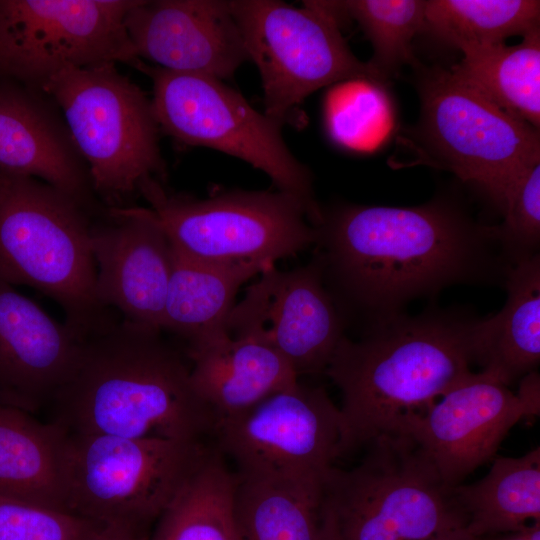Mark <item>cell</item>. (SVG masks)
Returning a JSON list of instances; mask_svg holds the SVG:
<instances>
[{
    "label": "cell",
    "mask_w": 540,
    "mask_h": 540,
    "mask_svg": "<svg viewBox=\"0 0 540 540\" xmlns=\"http://www.w3.org/2000/svg\"><path fill=\"white\" fill-rule=\"evenodd\" d=\"M450 72L507 114L540 127V28L514 46L461 50Z\"/></svg>",
    "instance_id": "cell-26"
},
{
    "label": "cell",
    "mask_w": 540,
    "mask_h": 540,
    "mask_svg": "<svg viewBox=\"0 0 540 540\" xmlns=\"http://www.w3.org/2000/svg\"><path fill=\"white\" fill-rule=\"evenodd\" d=\"M479 320L471 310L430 306L358 340L344 335L324 373L342 396L346 452L395 431L468 378Z\"/></svg>",
    "instance_id": "cell-3"
},
{
    "label": "cell",
    "mask_w": 540,
    "mask_h": 540,
    "mask_svg": "<svg viewBox=\"0 0 540 540\" xmlns=\"http://www.w3.org/2000/svg\"><path fill=\"white\" fill-rule=\"evenodd\" d=\"M352 469L323 478L330 540H430L464 528L452 487L407 432L382 434Z\"/></svg>",
    "instance_id": "cell-5"
},
{
    "label": "cell",
    "mask_w": 540,
    "mask_h": 540,
    "mask_svg": "<svg viewBox=\"0 0 540 540\" xmlns=\"http://www.w3.org/2000/svg\"><path fill=\"white\" fill-rule=\"evenodd\" d=\"M504 287L503 308L478 321L474 353L482 372L509 386L540 362V255L515 263Z\"/></svg>",
    "instance_id": "cell-24"
},
{
    "label": "cell",
    "mask_w": 540,
    "mask_h": 540,
    "mask_svg": "<svg viewBox=\"0 0 540 540\" xmlns=\"http://www.w3.org/2000/svg\"><path fill=\"white\" fill-rule=\"evenodd\" d=\"M139 194L173 248L208 263L275 265L313 246V225L320 217L278 190H230L196 198L167 191L162 180L151 178Z\"/></svg>",
    "instance_id": "cell-7"
},
{
    "label": "cell",
    "mask_w": 540,
    "mask_h": 540,
    "mask_svg": "<svg viewBox=\"0 0 540 540\" xmlns=\"http://www.w3.org/2000/svg\"><path fill=\"white\" fill-rule=\"evenodd\" d=\"M416 140L424 162L453 172L500 211L517 181L540 163L539 130L507 114L450 70L421 68Z\"/></svg>",
    "instance_id": "cell-8"
},
{
    "label": "cell",
    "mask_w": 540,
    "mask_h": 540,
    "mask_svg": "<svg viewBox=\"0 0 540 540\" xmlns=\"http://www.w3.org/2000/svg\"><path fill=\"white\" fill-rule=\"evenodd\" d=\"M210 451L203 441L68 433L67 510L147 529Z\"/></svg>",
    "instance_id": "cell-10"
},
{
    "label": "cell",
    "mask_w": 540,
    "mask_h": 540,
    "mask_svg": "<svg viewBox=\"0 0 540 540\" xmlns=\"http://www.w3.org/2000/svg\"><path fill=\"white\" fill-rule=\"evenodd\" d=\"M186 355L192 384L217 423L298 381L278 352L251 337L226 333Z\"/></svg>",
    "instance_id": "cell-20"
},
{
    "label": "cell",
    "mask_w": 540,
    "mask_h": 540,
    "mask_svg": "<svg viewBox=\"0 0 540 540\" xmlns=\"http://www.w3.org/2000/svg\"><path fill=\"white\" fill-rule=\"evenodd\" d=\"M343 15L360 25L373 47L368 62L383 81L407 64L418 67L412 40L425 28L423 0L338 1Z\"/></svg>",
    "instance_id": "cell-29"
},
{
    "label": "cell",
    "mask_w": 540,
    "mask_h": 540,
    "mask_svg": "<svg viewBox=\"0 0 540 540\" xmlns=\"http://www.w3.org/2000/svg\"><path fill=\"white\" fill-rule=\"evenodd\" d=\"M173 251L161 331L182 340L187 353L227 333L239 288L270 266L208 263Z\"/></svg>",
    "instance_id": "cell-23"
},
{
    "label": "cell",
    "mask_w": 540,
    "mask_h": 540,
    "mask_svg": "<svg viewBox=\"0 0 540 540\" xmlns=\"http://www.w3.org/2000/svg\"><path fill=\"white\" fill-rule=\"evenodd\" d=\"M214 436L244 473L318 477L347 453L339 407L323 388L298 381L220 420Z\"/></svg>",
    "instance_id": "cell-13"
},
{
    "label": "cell",
    "mask_w": 540,
    "mask_h": 540,
    "mask_svg": "<svg viewBox=\"0 0 540 540\" xmlns=\"http://www.w3.org/2000/svg\"><path fill=\"white\" fill-rule=\"evenodd\" d=\"M464 531L479 536L540 521V448L520 457H497L479 481L452 487Z\"/></svg>",
    "instance_id": "cell-25"
},
{
    "label": "cell",
    "mask_w": 540,
    "mask_h": 540,
    "mask_svg": "<svg viewBox=\"0 0 540 540\" xmlns=\"http://www.w3.org/2000/svg\"><path fill=\"white\" fill-rule=\"evenodd\" d=\"M465 540H540V521L533 522L524 528L507 532L479 536L468 535L465 532Z\"/></svg>",
    "instance_id": "cell-35"
},
{
    "label": "cell",
    "mask_w": 540,
    "mask_h": 540,
    "mask_svg": "<svg viewBox=\"0 0 540 540\" xmlns=\"http://www.w3.org/2000/svg\"><path fill=\"white\" fill-rule=\"evenodd\" d=\"M146 530L125 523H107L92 540H149Z\"/></svg>",
    "instance_id": "cell-34"
},
{
    "label": "cell",
    "mask_w": 540,
    "mask_h": 540,
    "mask_svg": "<svg viewBox=\"0 0 540 540\" xmlns=\"http://www.w3.org/2000/svg\"><path fill=\"white\" fill-rule=\"evenodd\" d=\"M92 224L77 199L0 170V278L55 301L80 341L117 319L96 296Z\"/></svg>",
    "instance_id": "cell-4"
},
{
    "label": "cell",
    "mask_w": 540,
    "mask_h": 540,
    "mask_svg": "<svg viewBox=\"0 0 540 540\" xmlns=\"http://www.w3.org/2000/svg\"><path fill=\"white\" fill-rule=\"evenodd\" d=\"M529 416L517 393L485 372L472 373L425 411L402 420L450 487L493 460L510 429Z\"/></svg>",
    "instance_id": "cell-15"
},
{
    "label": "cell",
    "mask_w": 540,
    "mask_h": 540,
    "mask_svg": "<svg viewBox=\"0 0 540 540\" xmlns=\"http://www.w3.org/2000/svg\"><path fill=\"white\" fill-rule=\"evenodd\" d=\"M125 27L139 59L179 73L231 78L249 60L224 0H136Z\"/></svg>",
    "instance_id": "cell-17"
},
{
    "label": "cell",
    "mask_w": 540,
    "mask_h": 540,
    "mask_svg": "<svg viewBox=\"0 0 540 540\" xmlns=\"http://www.w3.org/2000/svg\"><path fill=\"white\" fill-rule=\"evenodd\" d=\"M149 540H152L151 538Z\"/></svg>",
    "instance_id": "cell-37"
},
{
    "label": "cell",
    "mask_w": 540,
    "mask_h": 540,
    "mask_svg": "<svg viewBox=\"0 0 540 540\" xmlns=\"http://www.w3.org/2000/svg\"><path fill=\"white\" fill-rule=\"evenodd\" d=\"M71 330L0 278V404L32 413L51 403L80 346Z\"/></svg>",
    "instance_id": "cell-18"
},
{
    "label": "cell",
    "mask_w": 540,
    "mask_h": 540,
    "mask_svg": "<svg viewBox=\"0 0 540 540\" xmlns=\"http://www.w3.org/2000/svg\"><path fill=\"white\" fill-rule=\"evenodd\" d=\"M163 332L114 320L81 342L52 404L71 434L202 441L216 418Z\"/></svg>",
    "instance_id": "cell-2"
},
{
    "label": "cell",
    "mask_w": 540,
    "mask_h": 540,
    "mask_svg": "<svg viewBox=\"0 0 540 540\" xmlns=\"http://www.w3.org/2000/svg\"><path fill=\"white\" fill-rule=\"evenodd\" d=\"M258 276L234 305L227 333L267 344L297 377L324 373L346 327L318 261L291 270L272 265Z\"/></svg>",
    "instance_id": "cell-14"
},
{
    "label": "cell",
    "mask_w": 540,
    "mask_h": 540,
    "mask_svg": "<svg viewBox=\"0 0 540 540\" xmlns=\"http://www.w3.org/2000/svg\"><path fill=\"white\" fill-rule=\"evenodd\" d=\"M106 213L107 219L93 221L91 228L96 296L123 320L161 331L173 246L146 207Z\"/></svg>",
    "instance_id": "cell-16"
},
{
    "label": "cell",
    "mask_w": 540,
    "mask_h": 540,
    "mask_svg": "<svg viewBox=\"0 0 540 540\" xmlns=\"http://www.w3.org/2000/svg\"><path fill=\"white\" fill-rule=\"evenodd\" d=\"M104 525L0 495V540H92Z\"/></svg>",
    "instance_id": "cell-31"
},
{
    "label": "cell",
    "mask_w": 540,
    "mask_h": 540,
    "mask_svg": "<svg viewBox=\"0 0 540 540\" xmlns=\"http://www.w3.org/2000/svg\"><path fill=\"white\" fill-rule=\"evenodd\" d=\"M0 170L38 179L91 209L88 167L49 96L0 79Z\"/></svg>",
    "instance_id": "cell-19"
},
{
    "label": "cell",
    "mask_w": 540,
    "mask_h": 540,
    "mask_svg": "<svg viewBox=\"0 0 540 540\" xmlns=\"http://www.w3.org/2000/svg\"><path fill=\"white\" fill-rule=\"evenodd\" d=\"M504 220L495 225L497 236L514 263L539 254L540 163L515 184L502 211Z\"/></svg>",
    "instance_id": "cell-32"
},
{
    "label": "cell",
    "mask_w": 540,
    "mask_h": 540,
    "mask_svg": "<svg viewBox=\"0 0 540 540\" xmlns=\"http://www.w3.org/2000/svg\"><path fill=\"white\" fill-rule=\"evenodd\" d=\"M430 540H465L464 528H455L443 532Z\"/></svg>",
    "instance_id": "cell-36"
},
{
    "label": "cell",
    "mask_w": 540,
    "mask_h": 540,
    "mask_svg": "<svg viewBox=\"0 0 540 540\" xmlns=\"http://www.w3.org/2000/svg\"><path fill=\"white\" fill-rule=\"evenodd\" d=\"M233 473L211 449L158 519L152 540H240L232 516Z\"/></svg>",
    "instance_id": "cell-27"
},
{
    "label": "cell",
    "mask_w": 540,
    "mask_h": 540,
    "mask_svg": "<svg viewBox=\"0 0 540 540\" xmlns=\"http://www.w3.org/2000/svg\"><path fill=\"white\" fill-rule=\"evenodd\" d=\"M68 432L0 404V495L67 510Z\"/></svg>",
    "instance_id": "cell-22"
},
{
    "label": "cell",
    "mask_w": 540,
    "mask_h": 540,
    "mask_svg": "<svg viewBox=\"0 0 540 540\" xmlns=\"http://www.w3.org/2000/svg\"><path fill=\"white\" fill-rule=\"evenodd\" d=\"M383 83L351 79L337 83L327 96L325 118L330 136L354 150H370L391 132L392 104Z\"/></svg>",
    "instance_id": "cell-30"
},
{
    "label": "cell",
    "mask_w": 540,
    "mask_h": 540,
    "mask_svg": "<svg viewBox=\"0 0 540 540\" xmlns=\"http://www.w3.org/2000/svg\"><path fill=\"white\" fill-rule=\"evenodd\" d=\"M136 0H0V79L40 90L66 68L136 67L125 18Z\"/></svg>",
    "instance_id": "cell-12"
},
{
    "label": "cell",
    "mask_w": 540,
    "mask_h": 540,
    "mask_svg": "<svg viewBox=\"0 0 540 540\" xmlns=\"http://www.w3.org/2000/svg\"><path fill=\"white\" fill-rule=\"evenodd\" d=\"M324 475L233 473L232 516L239 539L330 540L324 514Z\"/></svg>",
    "instance_id": "cell-21"
},
{
    "label": "cell",
    "mask_w": 540,
    "mask_h": 540,
    "mask_svg": "<svg viewBox=\"0 0 540 540\" xmlns=\"http://www.w3.org/2000/svg\"><path fill=\"white\" fill-rule=\"evenodd\" d=\"M313 227L324 285L345 327L363 332L449 286L504 285L515 264L495 225L448 198L414 207L321 208Z\"/></svg>",
    "instance_id": "cell-1"
},
{
    "label": "cell",
    "mask_w": 540,
    "mask_h": 540,
    "mask_svg": "<svg viewBox=\"0 0 540 540\" xmlns=\"http://www.w3.org/2000/svg\"><path fill=\"white\" fill-rule=\"evenodd\" d=\"M40 91L60 110L88 167L93 192L108 208L127 207L145 181L162 180L152 100L115 63L66 68Z\"/></svg>",
    "instance_id": "cell-6"
},
{
    "label": "cell",
    "mask_w": 540,
    "mask_h": 540,
    "mask_svg": "<svg viewBox=\"0 0 540 540\" xmlns=\"http://www.w3.org/2000/svg\"><path fill=\"white\" fill-rule=\"evenodd\" d=\"M135 69L152 81L160 130L187 145L236 157L264 172L278 191L320 214L312 176L286 145L279 122L254 109L221 80L169 71L141 60Z\"/></svg>",
    "instance_id": "cell-11"
},
{
    "label": "cell",
    "mask_w": 540,
    "mask_h": 540,
    "mask_svg": "<svg viewBox=\"0 0 540 540\" xmlns=\"http://www.w3.org/2000/svg\"><path fill=\"white\" fill-rule=\"evenodd\" d=\"M425 28L460 50L505 44L511 36L538 29L540 2L536 0H428Z\"/></svg>",
    "instance_id": "cell-28"
},
{
    "label": "cell",
    "mask_w": 540,
    "mask_h": 540,
    "mask_svg": "<svg viewBox=\"0 0 540 540\" xmlns=\"http://www.w3.org/2000/svg\"><path fill=\"white\" fill-rule=\"evenodd\" d=\"M230 7L263 88L264 113L283 124L316 90L351 79L384 81L349 49L337 1L231 0Z\"/></svg>",
    "instance_id": "cell-9"
},
{
    "label": "cell",
    "mask_w": 540,
    "mask_h": 540,
    "mask_svg": "<svg viewBox=\"0 0 540 540\" xmlns=\"http://www.w3.org/2000/svg\"><path fill=\"white\" fill-rule=\"evenodd\" d=\"M517 394L522 403L525 405L529 416L539 414L540 381L539 374L536 371L530 372L521 378V383Z\"/></svg>",
    "instance_id": "cell-33"
}]
</instances>
